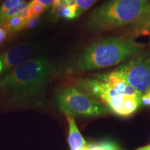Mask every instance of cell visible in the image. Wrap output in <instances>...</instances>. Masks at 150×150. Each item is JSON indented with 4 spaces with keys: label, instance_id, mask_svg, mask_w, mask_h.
Listing matches in <instances>:
<instances>
[{
    "label": "cell",
    "instance_id": "obj_8",
    "mask_svg": "<svg viewBox=\"0 0 150 150\" xmlns=\"http://www.w3.org/2000/svg\"><path fill=\"white\" fill-rule=\"evenodd\" d=\"M67 119L69 125V134L67 142H68L70 150H82L87 145L75 123L74 117L67 115Z\"/></svg>",
    "mask_w": 150,
    "mask_h": 150
},
{
    "label": "cell",
    "instance_id": "obj_4",
    "mask_svg": "<svg viewBox=\"0 0 150 150\" xmlns=\"http://www.w3.org/2000/svg\"><path fill=\"white\" fill-rule=\"evenodd\" d=\"M59 109L68 116L96 117L107 112V108L81 90L77 86H67L56 97Z\"/></svg>",
    "mask_w": 150,
    "mask_h": 150
},
{
    "label": "cell",
    "instance_id": "obj_11",
    "mask_svg": "<svg viewBox=\"0 0 150 150\" xmlns=\"http://www.w3.org/2000/svg\"><path fill=\"white\" fill-rule=\"evenodd\" d=\"M133 26L138 31H142L150 29V4L139 20L133 24Z\"/></svg>",
    "mask_w": 150,
    "mask_h": 150
},
{
    "label": "cell",
    "instance_id": "obj_14",
    "mask_svg": "<svg viewBox=\"0 0 150 150\" xmlns=\"http://www.w3.org/2000/svg\"><path fill=\"white\" fill-rule=\"evenodd\" d=\"M97 1V0H76L75 4L77 6L79 16L91 8Z\"/></svg>",
    "mask_w": 150,
    "mask_h": 150
},
{
    "label": "cell",
    "instance_id": "obj_13",
    "mask_svg": "<svg viewBox=\"0 0 150 150\" xmlns=\"http://www.w3.org/2000/svg\"><path fill=\"white\" fill-rule=\"evenodd\" d=\"M25 2V0H5L0 6V18L15 8L20 6Z\"/></svg>",
    "mask_w": 150,
    "mask_h": 150
},
{
    "label": "cell",
    "instance_id": "obj_6",
    "mask_svg": "<svg viewBox=\"0 0 150 150\" xmlns=\"http://www.w3.org/2000/svg\"><path fill=\"white\" fill-rule=\"evenodd\" d=\"M76 86L104 106L110 99L122 94L109 84L95 78L79 80Z\"/></svg>",
    "mask_w": 150,
    "mask_h": 150
},
{
    "label": "cell",
    "instance_id": "obj_2",
    "mask_svg": "<svg viewBox=\"0 0 150 150\" xmlns=\"http://www.w3.org/2000/svg\"><path fill=\"white\" fill-rule=\"evenodd\" d=\"M143 45L131 39L110 37L90 45L74 64V70L85 72L120 64L138 53Z\"/></svg>",
    "mask_w": 150,
    "mask_h": 150
},
{
    "label": "cell",
    "instance_id": "obj_20",
    "mask_svg": "<svg viewBox=\"0 0 150 150\" xmlns=\"http://www.w3.org/2000/svg\"><path fill=\"white\" fill-rule=\"evenodd\" d=\"M3 73V65L1 63V60H0V75H2Z\"/></svg>",
    "mask_w": 150,
    "mask_h": 150
},
{
    "label": "cell",
    "instance_id": "obj_16",
    "mask_svg": "<svg viewBox=\"0 0 150 150\" xmlns=\"http://www.w3.org/2000/svg\"><path fill=\"white\" fill-rule=\"evenodd\" d=\"M55 0H32L31 2H29L30 5L36 4H41L45 5L48 8L51 5H53V4Z\"/></svg>",
    "mask_w": 150,
    "mask_h": 150
},
{
    "label": "cell",
    "instance_id": "obj_9",
    "mask_svg": "<svg viewBox=\"0 0 150 150\" xmlns=\"http://www.w3.org/2000/svg\"><path fill=\"white\" fill-rule=\"evenodd\" d=\"M27 22L28 20L25 18L18 16L6 20L1 25L3 29L6 31V32L13 33L19 31L27 27Z\"/></svg>",
    "mask_w": 150,
    "mask_h": 150
},
{
    "label": "cell",
    "instance_id": "obj_18",
    "mask_svg": "<svg viewBox=\"0 0 150 150\" xmlns=\"http://www.w3.org/2000/svg\"><path fill=\"white\" fill-rule=\"evenodd\" d=\"M104 143L105 148H106V150H119L117 146L111 142L104 141Z\"/></svg>",
    "mask_w": 150,
    "mask_h": 150
},
{
    "label": "cell",
    "instance_id": "obj_23",
    "mask_svg": "<svg viewBox=\"0 0 150 150\" xmlns=\"http://www.w3.org/2000/svg\"><path fill=\"white\" fill-rule=\"evenodd\" d=\"M149 35H150V33H149Z\"/></svg>",
    "mask_w": 150,
    "mask_h": 150
},
{
    "label": "cell",
    "instance_id": "obj_19",
    "mask_svg": "<svg viewBox=\"0 0 150 150\" xmlns=\"http://www.w3.org/2000/svg\"><path fill=\"white\" fill-rule=\"evenodd\" d=\"M6 31L5 29L0 27V45L3 42V41L4 40L6 37Z\"/></svg>",
    "mask_w": 150,
    "mask_h": 150
},
{
    "label": "cell",
    "instance_id": "obj_21",
    "mask_svg": "<svg viewBox=\"0 0 150 150\" xmlns=\"http://www.w3.org/2000/svg\"><path fill=\"white\" fill-rule=\"evenodd\" d=\"M136 150H149V149H148V146H147V147H144L140 148V149H138Z\"/></svg>",
    "mask_w": 150,
    "mask_h": 150
},
{
    "label": "cell",
    "instance_id": "obj_7",
    "mask_svg": "<svg viewBox=\"0 0 150 150\" xmlns=\"http://www.w3.org/2000/svg\"><path fill=\"white\" fill-rule=\"evenodd\" d=\"M35 49L34 47L28 44H21L6 52V53L0 56V60L3 65L2 74L31 59V57L35 54Z\"/></svg>",
    "mask_w": 150,
    "mask_h": 150
},
{
    "label": "cell",
    "instance_id": "obj_12",
    "mask_svg": "<svg viewBox=\"0 0 150 150\" xmlns=\"http://www.w3.org/2000/svg\"><path fill=\"white\" fill-rule=\"evenodd\" d=\"M48 8L45 5L41 4L30 5L27 11V19L28 21L32 18H38L43 12H45Z\"/></svg>",
    "mask_w": 150,
    "mask_h": 150
},
{
    "label": "cell",
    "instance_id": "obj_3",
    "mask_svg": "<svg viewBox=\"0 0 150 150\" xmlns=\"http://www.w3.org/2000/svg\"><path fill=\"white\" fill-rule=\"evenodd\" d=\"M149 4V0H109L92 13L88 26L102 31L134 24Z\"/></svg>",
    "mask_w": 150,
    "mask_h": 150
},
{
    "label": "cell",
    "instance_id": "obj_10",
    "mask_svg": "<svg viewBox=\"0 0 150 150\" xmlns=\"http://www.w3.org/2000/svg\"><path fill=\"white\" fill-rule=\"evenodd\" d=\"M55 14L60 18L65 20H73L80 16L77 6L75 4L63 7L58 11Z\"/></svg>",
    "mask_w": 150,
    "mask_h": 150
},
{
    "label": "cell",
    "instance_id": "obj_15",
    "mask_svg": "<svg viewBox=\"0 0 150 150\" xmlns=\"http://www.w3.org/2000/svg\"><path fill=\"white\" fill-rule=\"evenodd\" d=\"M76 1V0H55L52 5V12L56 13L61 8L67 6L74 4Z\"/></svg>",
    "mask_w": 150,
    "mask_h": 150
},
{
    "label": "cell",
    "instance_id": "obj_22",
    "mask_svg": "<svg viewBox=\"0 0 150 150\" xmlns=\"http://www.w3.org/2000/svg\"><path fill=\"white\" fill-rule=\"evenodd\" d=\"M148 149H149V150H150V145L148 146Z\"/></svg>",
    "mask_w": 150,
    "mask_h": 150
},
{
    "label": "cell",
    "instance_id": "obj_5",
    "mask_svg": "<svg viewBox=\"0 0 150 150\" xmlns=\"http://www.w3.org/2000/svg\"><path fill=\"white\" fill-rule=\"evenodd\" d=\"M127 82L140 93L150 89V56L140 55L117 68Z\"/></svg>",
    "mask_w": 150,
    "mask_h": 150
},
{
    "label": "cell",
    "instance_id": "obj_1",
    "mask_svg": "<svg viewBox=\"0 0 150 150\" xmlns=\"http://www.w3.org/2000/svg\"><path fill=\"white\" fill-rule=\"evenodd\" d=\"M52 70L47 59H30L1 75L0 91L16 100H32L44 91Z\"/></svg>",
    "mask_w": 150,
    "mask_h": 150
},
{
    "label": "cell",
    "instance_id": "obj_17",
    "mask_svg": "<svg viewBox=\"0 0 150 150\" xmlns=\"http://www.w3.org/2000/svg\"><path fill=\"white\" fill-rule=\"evenodd\" d=\"M141 103L145 106H149L150 105V89L145 95H142L141 97Z\"/></svg>",
    "mask_w": 150,
    "mask_h": 150
}]
</instances>
